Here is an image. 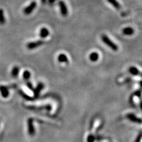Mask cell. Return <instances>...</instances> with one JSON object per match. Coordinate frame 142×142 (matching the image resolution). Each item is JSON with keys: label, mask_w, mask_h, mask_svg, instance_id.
I'll use <instances>...</instances> for the list:
<instances>
[{"label": "cell", "mask_w": 142, "mask_h": 142, "mask_svg": "<svg viewBox=\"0 0 142 142\" xmlns=\"http://www.w3.org/2000/svg\"><path fill=\"white\" fill-rule=\"evenodd\" d=\"M44 43H45V41L41 40H39L35 41H31V42L28 43L27 44V48L29 50L35 49L38 47L43 45Z\"/></svg>", "instance_id": "obj_2"}, {"label": "cell", "mask_w": 142, "mask_h": 142, "mask_svg": "<svg viewBox=\"0 0 142 142\" xmlns=\"http://www.w3.org/2000/svg\"><path fill=\"white\" fill-rule=\"evenodd\" d=\"M37 6L36 2L33 1L30 4L23 10V13L26 15H29L34 11Z\"/></svg>", "instance_id": "obj_3"}, {"label": "cell", "mask_w": 142, "mask_h": 142, "mask_svg": "<svg viewBox=\"0 0 142 142\" xmlns=\"http://www.w3.org/2000/svg\"><path fill=\"white\" fill-rule=\"evenodd\" d=\"M59 5L60 7L61 13L63 17H66L68 14V9L65 2L63 1H60L59 3Z\"/></svg>", "instance_id": "obj_4"}, {"label": "cell", "mask_w": 142, "mask_h": 142, "mask_svg": "<svg viewBox=\"0 0 142 142\" xmlns=\"http://www.w3.org/2000/svg\"><path fill=\"white\" fill-rule=\"evenodd\" d=\"M129 71L130 72V73L133 74V75H138V74H140L139 71L135 67H131L130 68Z\"/></svg>", "instance_id": "obj_13"}, {"label": "cell", "mask_w": 142, "mask_h": 142, "mask_svg": "<svg viewBox=\"0 0 142 142\" xmlns=\"http://www.w3.org/2000/svg\"><path fill=\"white\" fill-rule=\"evenodd\" d=\"M122 32L124 35L126 36H131L133 35L134 33H135V30L133 28L131 27H127L124 28L122 30Z\"/></svg>", "instance_id": "obj_6"}, {"label": "cell", "mask_w": 142, "mask_h": 142, "mask_svg": "<svg viewBox=\"0 0 142 142\" xmlns=\"http://www.w3.org/2000/svg\"><path fill=\"white\" fill-rule=\"evenodd\" d=\"M101 40L107 46H108L111 49L114 51H117L119 49L118 46L115 43L113 42L110 38L105 35H103L101 36Z\"/></svg>", "instance_id": "obj_1"}, {"label": "cell", "mask_w": 142, "mask_h": 142, "mask_svg": "<svg viewBox=\"0 0 142 142\" xmlns=\"http://www.w3.org/2000/svg\"><path fill=\"white\" fill-rule=\"evenodd\" d=\"M41 3L43 4H45L46 3V0H41Z\"/></svg>", "instance_id": "obj_16"}, {"label": "cell", "mask_w": 142, "mask_h": 142, "mask_svg": "<svg viewBox=\"0 0 142 142\" xmlns=\"http://www.w3.org/2000/svg\"><path fill=\"white\" fill-rule=\"evenodd\" d=\"M20 72V68L17 66H15L13 67L11 71V75L14 78H17L18 75H19Z\"/></svg>", "instance_id": "obj_11"}, {"label": "cell", "mask_w": 142, "mask_h": 142, "mask_svg": "<svg viewBox=\"0 0 142 142\" xmlns=\"http://www.w3.org/2000/svg\"><path fill=\"white\" fill-rule=\"evenodd\" d=\"M58 61H59L60 62H64V63H68V59L67 56L65 55V54H60V55L58 56Z\"/></svg>", "instance_id": "obj_8"}, {"label": "cell", "mask_w": 142, "mask_h": 142, "mask_svg": "<svg viewBox=\"0 0 142 142\" xmlns=\"http://www.w3.org/2000/svg\"><path fill=\"white\" fill-rule=\"evenodd\" d=\"M55 0H49V2L50 4H52L54 3V1H55Z\"/></svg>", "instance_id": "obj_15"}, {"label": "cell", "mask_w": 142, "mask_h": 142, "mask_svg": "<svg viewBox=\"0 0 142 142\" xmlns=\"http://www.w3.org/2000/svg\"><path fill=\"white\" fill-rule=\"evenodd\" d=\"M0 90H1L2 95L4 97H7L9 95V91H8L7 88L5 87H4V86L0 87Z\"/></svg>", "instance_id": "obj_12"}, {"label": "cell", "mask_w": 142, "mask_h": 142, "mask_svg": "<svg viewBox=\"0 0 142 142\" xmlns=\"http://www.w3.org/2000/svg\"><path fill=\"white\" fill-rule=\"evenodd\" d=\"M30 76H31V74H30V72L29 71H25L23 72V77L25 79H26V80L29 79L30 78Z\"/></svg>", "instance_id": "obj_14"}, {"label": "cell", "mask_w": 142, "mask_h": 142, "mask_svg": "<svg viewBox=\"0 0 142 142\" xmlns=\"http://www.w3.org/2000/svg\"><path fill=\"white\" fill-rule=\"evenodd\" d=\"M49 33L50 32L47 28L43 27L41 28L40 30L39 35H40V37L41 38H42V39H45V38H46L47 37L49 36Z\"/></svg>", "instance_id": "obj_5"}, {"label": "cell", "mask_w": 142, "mask_h": 142, "mask_svg": "<svg viewBox=\"0 0 142 142\" xmlns=\"http://www.w3.org/2000/svg\"><path fill=\"white\" fill-rule=\"evenodd\" d=\"M6 22L5 17L4 15V12L3 9H0V24L4 25L5 24Z\"/></svg>", "instance_id": "obj_9"}, {"label": "cell", "mask_w": 142, "mask_h": 142, "mask_svg": "<svg viewBox=\"0 0 142 142\" xmlns=\"http://www.w3.org/2000/svg\"><path fill=\"white\" fill-rule=\"evenodd\" d=\"M107 1L110 4L113 6L117 10H119L121 9V5L120 4V3L118 2L117 0H107Z\"/></svg>", "instance_id": "obj_7"}, {"label": "cell", "mask_w": 142, "mask_h": 142, "mask_svg": "<svg viewBox=\"0 0 142 142\" xmlns=\"http://www.w3.org/2000/svg\"><path fill=\"white\" fill-rule=\"evenodd\" d=\"M99 59V55L97 52H93L89 55V59L93 62L97 61Z\"/></svg>", "instance_id": "obj_10"}]
</instances>
